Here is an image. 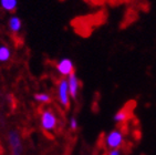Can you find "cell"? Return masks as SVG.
<instances>
[{
	"label": "cell",
	"instance_id": "1",
	"mask_svg": "<svg viewBox=\"0 0 156 155\" xmlns=\"http://www.w3.org/2000/svg\"><path fill=\"white\" fill-rule=\"evenodd\" d=\"M40 126L43 131L48 132V133H52L55 131L59 125V119L58 115L55 114L52 109H43L41 113H40Z\"/></svg>",
	"mask_w": 156,
	"mask_h": 155
},
{
	"label": "cell",
	"instance_id": "2",
	"mask_svg": "<svg viewBox=\"0 0 156 155\" xmlns=\"http://www.w3.org/2000/svg\"><path fill=\"white\" fill-rule=\"evenodd\" d=\"M125 142V135L120 128H114L106 133L104 136V145L106 149H121Z\"/></svg>",
	"mask_w": 156,
	"mask_h": 155
},
{
	"label": "cell",
	"instance_id": "3",
	"mask_svg": "<svg viewBox=\"0 0 156 155\" xmlns=\"http://www.w3.org/2000/svg\"><path fill=\"white\" fill-rule=\"evenodd\" d=\"M57 96H58V101H59L61 106L64 107V109H68L70 106V104H71V98H70L69 87H68L66 78H61L60 80L58 81Z\"/></svg>",
	"mask_w": 156,
	"mask_h": 155
},
{
	"label": "cell",
	"instance_id": "4",
	"mask_svg": "<svg viewBox=\"0 0 156 155\" xmlns=\"http://www.w3.org/2000/svg\"><path fill=\"white\" fill-rule=\"evenodd\" d=\"M8 143L10 146L11 155H21L23 152V145H22V139L18 130L12 128L8 132Z\"/></svg>",
	"mask_w": 156,
	"mask_h": 155
},
{
	"label": "cell",
	"instance_id": "5",
	"mask_svg": "<svg viewBox=\"0 0 156 155\" xmlns=\"http://www.w3.org/2000/svg\"><path fill=\"white\" fill-rule=\"evenodd\" d=\"M55 70L62 78H68L74 73V63L70 58H62L55 63Z\"/></svg>",
	"mask_w": 156,
	"mask_h": 155
},
{
	"label": "cell",
	"instance_id": "6",
	"mask_svg": "<svg viewBox=\"0 0 156 155\" xmlns=\"http://www.w3.org/2000/svg\"><path fill=\"white\" fill-rule=\"evenodd\" d=\"M66 81H68V87H69L70 98L73 99V100H76V98L79 96V91H80V80H79V77L74 72V73L70 74L69 77L66 78Z\"/></svg>",
	"mask_w": 156,
	"mask_h": 155
},
{
	"label": "cell",
	"instance_id": "7",
	"mask_svg": "<svg viewBox=\"0 0 156 155\" xmlns=\"http://www.w3.org/2000/svg\"><path fill=\"white\" fill-rule=\"evenodd\" d=\"M23 27V23H22V20H21L20 17H18L17 15H12L9 19H8V29L11 33L13 34H18L21 32Z\"/></svg>",
	"mask_w": 156,
	"mask_h": 155
},
{
	"label": "cell",
	"instance_id": "8",
	"mask_svg": "<svg viewBox=\"0 0 156 155\" xmlns=\"http://www.w3.org/2000/svg\"><path fill=\"white\" fill-rule=\"evenodd\" d=\"M129 117V112L126 109H121L113 115V121L117 124H123Z\"/></svg>",
	"mask_w": 156,
	"mask_h": 155
},
{
	"label": "cell",
	"instance_id": "9",
	"mask_svg": "<svg viewBox=\"0 0 156 155\" xmlns=\"http://www.w3.org/2000/svg\"><path fill=\"white\" fill-rule=\"evenodd\" d=\"M12 51L9 45H0V63H6L11 59Z\"/></svg>",
	"mask_w": 156,
	"mask_h": 155
},
{
	"label": "cell",
	"instance_id": "10",
	"mask_svg": "<svg viewBox=\"0 0 156 155\" xmlns=\"http://www.w3.org/2000/svg\"><path fill=\"white\" fill-rule=\"evenodd\" d=\"M18 7V0H0V8L7 12H13Z\"/></svg>",
	"mask_w": 156,
	"mask_h": 155
},
{
	"label": "cell",
	"instance_id": "11",
	"mask_svg": "<svg viewBox=\"0 0 156 155\" xmlns=\"http://www.w3.org/2000/svg\"><path fill=\"white\" fill-rule=\"evenodd\" d=\"M34 101L38 102V103H41V104H48L51 102V96L47 92H39V93H34L33 96Z\"/></svg>",
	"mask_w": 156,
	"mask_h": 155
},
{
	"label": "cell",
	"instance_id": "12",
	"mask_svg": "<svg viewBox=\"0 0 156 155\" xmlns=\"http://www.w3.org/2000/svg\"><path fill=\"white\" fill-rule=\"evenodd\" d=\"M69 126H70V128H71L72 131H76V130H78V128H79V122H78V120L75 119L74 116H72V117L70 119Z\"/></svg>",
	"mask_w": 156,
	"mask_h": 155
},
{
	"label": "cell",
	"instance_id": "13",
	"mask_svg": "<svg viewBox=\"0 0 156 155\" xmlns=\"http://www.w3.org/2000/svg\"><path fill=\"white\" fill-rule=\"evenodd\" d=\"M108 155H123V152L121 149H113V150H108Z\"/></svg>",
	"mask_w": 156,
	"mask_h": 155
}]
</instances>
